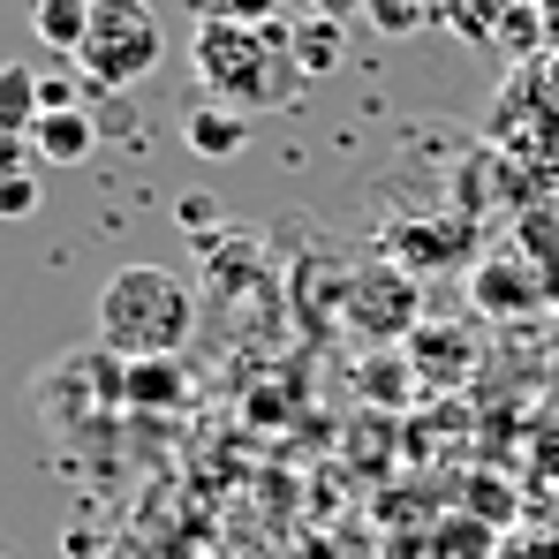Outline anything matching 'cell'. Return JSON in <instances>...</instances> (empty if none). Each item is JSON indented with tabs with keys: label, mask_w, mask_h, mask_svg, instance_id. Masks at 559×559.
Instances as JSON below:
<instances>
[{
	"label": "cell",
	"mask_w": 559,
	"mask_h": 559,
	"mask_svg": "<svg viewBox=\"0 0 559 559\" xmlns=\"http://www.w3.org/2000/svg\"><path fill=\"white\" fill-rule=\"evenodd\" d=\"M189 69L197 84L212 92V106H235V114H258V106H287L302 84V61H295V31H242V23H219V15H197L189 31Z\"/></svg>",
	"instance_id": "cell-1"
},
{
	"label": "cell",
	"mask_w": 559,
	"mask_h": 559,
	"mask_svg": "<svg viewBox=\"0 0 559 559\" xmlns=\"http://www.w3.org/2000/svg\"><path fill=\"white\" fill-rule=\"evenodd\" d=\"M189 325H197V295L167 265H121V273L98 287V341L121 364L175 356L189 341Z\"/></svg>",
	"instance_id": "cell-2"
},
{
	"label": "cell",
	"mask_w": 559,
	"mask_h": 559,
	"mask_svg": "<svg viewBox=\"0 0 559 559\" xmlns=\"http://www.w3.org/2000/svg\"><path fill=\"white\" fill-rule=\"evenodd\" d=\"M167 38H159V15L144 0H92V31H84V53H76V76L92 92H129L159 69Z\"/></svg>",
	"instance_id": "cell-3"
},
{
	"label": "cell",
	"mask_w": 559,
	"mask_h": 559,
	"mask_svg": "<svg viewBox=\"0 0 559 559\" xmlns=\"http://www.w3.org/2000/svg\"><path fill=\"white\" fill-rule=\"evenodd\" d=\"M491 136L514 152V159H537V167H559V98L545 84V69H514L507 92L491 106Z\"/></svg>",
	"instance_id": "cell-4"
},
{
	"label": "cell",
	"mask_w": 559,
	"mask_h": 559,
	"mask_svg": "<svg viewBox=\"0 0 559 559\" xmlns=\"http://www.w3.org/2000/svg\"><path fill=\"white\" fill-rule=\"evenodd\" d=\"M468 295H476L484 318H514V310H537V302L552 295V280L530 273L514 250H499V258H484V265L468 273Z\"/></svg>",
	"instance_id": "cell-5"
},
{
	"label": "cell",
	"mask_w": 559,
	"mask_h": 559,
	"mask_svg": "<svg viewBox=\"0 0 559 559\" xmlns=\"http://www.w3.org/2000/svg\"><path fill=\"white\" fill-rule=\"evenodd\" d=\"M31 152L46 159V167H84L98 152V129L84 106H69V114H38V129H31Z\"/></svg>",
	"instance_id": "cell-6"
},
{
	"label": "cell",
	"mask_w": 559,
	"mask_h": 559,
	"mask_svg": "<svg viewBox=\"0 0 559 559\" xmlns=\"http://www.w3.org/2000/svg\"><path fill=\"white\" fill-rule=\"evenodd\" d=\"M38 114H46L38 69H31V61H0V136H31Z\"/></svg>",
	"instance_id": "cell-7"
},
{
	"label": "cell",
	"mask_w": 559,
	"mask_h": 559,
	"mask_svg": "<svg viewBox=\"0 0 559 559\" xmlns=\"http://www.w3.org/2000/svg\"><path fill=\"white\" fill-rule=\"evenodd\" d=\"M250 144V114H235V106H197L189 114V152L197 159H235Z\"/></svg>",
	"instance_id": "cell-8"
},
{
	"label": "cell",
	"mask_w": 559,
	"mask_h": 559,
	"mask_svg": "<svg viewBox=\"0 0 559 559\" xmlns=\"http://www.w3.org/2000/svg\"><path fill=\"white\" fill-rule=\"evenodd\" d=\"M31 31L53 46V53H84V31H92V0H31Z\"/></svg>",
	"instance_id": "cell-9"
},
{
	"label": "cell",
	"mask_w": 559,
	"mask_h": 559,
	"mask_svg": "<svg viewBox=\"0 0 559 559\" xmlns=\"http://www.w3.org/2000/svg\"><path fill=\"white\" fill-rule=\"evenodd\" d=\"M295 61H302V76H325L341 61V23L333 15H302L295 23Z\"/></svg>",
	"instance_id": "cell-10"
},
{
	"label": "cell",
	"mask_w": 559,
	"mask_h": 559,
	"mask_svg": "<svg viewBox=\"0 0 559 559\" xmlns=\"http://www.w3.org/2000/svg\"><path fill=\"white\" fill-rule=\"evenodd\" d=\"M121 401H182V371H175V356H152V364H129L121 378Z\"/></svg>",
	"instance_id": "cell-11"
},
{
	"label": "cell",
	"mask_w": 559,
	"mask_h": 559,
	"mask_svg": "<svg viewBox=\"0 0 559 559\" xmlns=\"http://www.w3.org/2000/svg\"><path fill=\"white\" fill-rule=\"evenodd\" d=\"M393 242H401V265H416V273L454 258V227H401Z\"/></svg>",
	"instance_id": "cell-12"
},
{
	"label": "cell",
	"mask_w": 559,
	"mask_h": 559,
	"mask_svg": "<svg viewBox=\"0 0 559 559\" xmlns=\"http://www.w3.org/2000/svg\"><path fill=\"white\" fill-rule=\"evenodd\" d=\"M280 8H287V0H204V15H219V23H242V31H273Z\"/></svg>",
	"instance_id": "cell-13"
},
{
	"label": "cell",
	"mask_w": 559,
	"mask_h": 559,
	"mask_svg": "<svg viewBox=\"0 0 559 559\" xmlns=\"http://www.w3.org/2000/svg\"><path fill=\"white\" fill-rule=\"evenodd\" d=\"M364 15H371V31H385V38L424 31V0H364Z\"/></svg>",
	"instance_id": "cell-14"
},
{
	"label": "cell",
	"mask_w": 559,
	"mask_h": 559,
	"mask_svg": "<svg viewBox=\"0 0 559 559\" xmlns=\"http://www.w3.org/2000/svg\"><path fill=\"white\" fill-rule=\"evenodd\" d=\"M38 204H46L38 175H8V182H0V219H31Z\"/></svg>",
	"instance_id": "cell-15"
},
{
	"label": "cell",
	"mask_w": 559,
	"mask_h": 559,
	"mask_svg": "<svg viewBox=\"0 0 559 559\" xmlns=\"http://www.w3.org/2000/svg\"><path fill=\"white\" fill-rule=\"evenodd\" d=\"M484 545H491L484 530H447L439 537V559H484Z\"/></svg>",
	"instance_id": "cell-16"
},
{
	"label": "cell",
	"mask_w": 559,
	"mask_h": 559,
	"mask_svg": "<svg viewBox=\"0 0 559 559\" xmlns=\"http://www.w3.org/2000/svg\"><path fill=\"white\" fill-rule=\"evenodd\" d=\"M295 8H302V15H333V23H341V15H348V8H364V0H295Z\"/></svg>",
	"instance_id": "cell-17"
},
{
	"label": "cell",
	"mask_w": 559,
	"mask_h": 559,
	"mask_svg": "<svg viewBox=\"0 0 559 559\" xmlns=\"http://www.w3.org/2000/svg\"><path fill=\"white\" fill-rule=\"evenodd\" d=\"M537 69H545V84H552V98H559V53H552V61H537Z\"/></svg>",
	"instance_id": "cell-18"
},
{
	"label": "cell",
	"mask_w": 559,
	"mask_h": 559,
	"mask_svg": "<svg viewBox=\"0 0 559 559\" xmlns=\"http://www.w3.org/2000/svg\"><path fill=\"white\" fill-rule=\"evenodd\" d=\"M552 175H559V167H552Z\"/></svg>",
	"instance_id": "cell-19"
}]
</instances>
